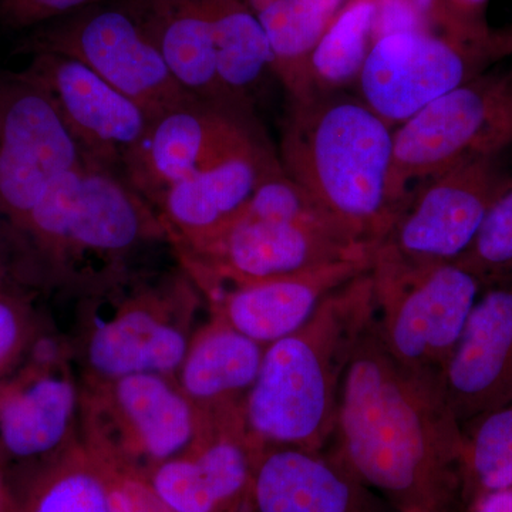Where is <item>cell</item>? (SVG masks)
Here are the masks:
<instances>
[{"label": "cell", "mask_w": 512, "mask_h": 512, "mask_svg": "<svg viewBox=\"0 0 512 512\" xmlns=\"http://www.w3.org/2000/svg\"><path fill=\"white\" fill-rule=\"evenodd\" d=\"M332 454L399 512H468L463 433L441 384L400 366L375 322L350 359Z\"/></svg>", "instance_id": "6da1fadb"}, {"label": "cell", "mask_w": 512, "mask_h": 512, "mask_svg": "<svg viewBox=\"0 0 512 512\" xmlns=\"http://www.w3.org/2000/svg\"><path fill=\"white\" fill-rule=\"evenodd\" d=\"M12 229L26 268L76 301L141 268L147 249L170 245L154 207L121 174L92 163L64 174Z\"/></svg>", "instance_id": "7a4b0ae2"}, {"label": "cell", "mask_w": 512, "mask_h": 512, "mask_svg": "<svg viewBox=\"0 0 512 512\" xmlns=\"http://www.w3.org/2000/svg\"><path fill=\"white\" fill-rule=\"evenodd\" d=\"M375 318V285L367 271L330 292L302 328L266 346L244 404L256 446L325 450L346 369Z\"/></svg>", "instance_id": "3957f363"}, {"label": "cell", "mask_w": 512, "mask_h": 512, "mask_svg": "<svg viewBox=\"0 0 512 512\" xmlns=\"http://www.w3.org/2000/svg\"><path fill=\"white\" fill-rule=\"evenodd\" d=\"M393 128L346 92L291 100L282 170L352 241L372 249L399 215L389 194Z\"/></svg>", "instance_id": "277c9868"}, {"label": "cell", "mask_w": 512, "mask_h": 512, "mask_svg": "<svg viewBox=\"0 0 512 512\" xmlns=\"http://www.w3.org/2000/svg\"><path fill=\"white\" fill-rule=\"evenodd\" d=\"M204 309L201 289L180 264L141 266L84 296L67 336L80 377H175Z\"/></svg>", "instance_id": "5b68a950"}, {"label": "cell", "mask_w": 512, "mask_h": 512, "mask_svg": "<svg viewBox=\"0 0 512 512\" xmlns=\"http://www.w3.org/2000/svg\"><path fill=\"white\" fill-rule=\"evenodd\" d=\"M202 420L175 377L82 379L80 441L114 470L150 477L190 446Z\"/></svg>", "instance_id": "8992f818"}, {"label": "cell", "mask_w": 512, "mask_h": 512, "mask_svg": "<svg viewBox=\"0 0 512 512\" xmlns=\"http://www.w3.org/2000/svg\"><path fill=\"white\" fill-rule=\"evenodd\" d=\"M82 379L67 336L42 329L0 382V470L18 498L80 441Z\"/></svg>", "instance_id": "52a82bcc"}, {"label": "cell", "mask_w": 512, "mask_h": 512, "mask_svg": "<svg viewBox=\"0 0 512 512\" xmlns=\"http://www.w3.org/2000/svg\"><path fill=\"white\" fill-rule=\"evenodd\" d=\"M511 181L505 151H500L468 158L416 185L387 234L370 249V268L413 269L457 261Z\"/></svg>", "instance_id": "ba28073f"}, {"label": "cell", "mask_w": 512, "mask_h": 512, "mask_svg": "<svg viewBox=\"0 0 512 512\" xmlns=\"http://www.w3.org/2000/svg\"><path fill=\"white\" fill-rule=\"evenodd\" d=\"M369 272L375 285L376 332L384 348L404 369L441 384L487 281L458 261Z\"/></svg>", "instance_id": "9c48e42d"}, {"label": "cell", "mask_w": 512, "mask_h": 512, "mask_svg": "<svg viewBox=\"0 0 512 512\" xmlns=\"http://www.w3.org/2000/svg\"><path fill=\"white\" fill-rule=\"evenodd\" d=\"M510 147L507 74H480L394 128L390 198L400 212L413 185Z\"/></svg>", "instance_id": "30bf717a"}, {"label": "cell", "mask_w": 512, "mask_h": 512, "mask_svg": "<svg viewBox=\"0 0 512 512\" xmlns=\"http://www.w3.org/2000/svg\"><path fill=\"white\" fill-rule=\"evenodd\" d=\"M173 252L202 295L222 286L301 274L343 259L370 258L369 247L333 225L255 214L247 208L214 237Z\"/></svg>", "instance_id": "8fae6325"}, {"label": "cell", "mask_w": 512, "mask_h": 512, "mask_svg": "<svg viewBox=\"0 0 512 512\" xmlns=\"http://www.w3.org/2000/svg\"><path fill=\"white\" fill-rule=\"evenodd\" d=\"M498 62L493 42L471 45L439 30L377 37L359 80V99L393 128Z\"/></svg>", "instance_id": "7c38bea8"}, {"label": "cell", "mask_w": 512, "mask_h": 512, "mask_svg": "<svg viewBox=\"0 0 512 512\" xmlns=\"http://www.w3.org/2000/svg\"><path fill=\"white\" fill-rule=\"evenodd\" d=\"M89 163L35 77L0 72V214L20 224L64 174Z\"/></svg>", "instance_id": "4fadbf2b"}, {"label": "cell", "mask_w": 512, "mask_h": 512, "mask_svg": "<svg viewBox=\"0 0 512 512\" xmlns=\"http://www.w3.org/2000/svg\"><path fill=\"white\" fill-rule=\"evenodd\" d=\"M261 140L252 116L188 100L150 121L124 158L121 177L156 210L175 184Z\"/></svg>", "instance_id": "5bb4252c"}, {"label": "cell", "mask_w": 512, "mask_h": 512, "mask_svg": "<svg viewBox=\"0 0 512 512\" xmlns=\"http://www.w3.org/2000/svg\"><path fill=\"white\" fill-rule=\"evenodd\" d=\"M39 53L72 57L147 111L151 120L195 99L168 69L133 15L99 10L37 45ZM198 100V99H197Z\"/></svg>", "instance_id": "9a60e30c"}, {"label": "cell", "mask_w": 512, "mask_h": 512, "mask_svg": "<svg viewBox=\"0 0 512 512\" xmlns=\"http://www.w3.org/2000/svg\"><path fill=\"white\" fill-rule=\"evenodd\" d=\"M261 450L249 437L244 412L204 414L190 446L147 480L175 512H251Z\"/></svg>", "instance_id": "2e32d148"}, {"label": "cell", "mask_w": 512, "mask_h": 512, "mask_svg": "<svg viewBox=\"0 0 512 512\" xmlns=\"http://www.w3.org/2000/svg\"><path fill=\"white\" fill-rule=\"evenodd\" d=\"M28 72L45 87L89 163L121 174L151 117L72 57L37 53Z\"/></svg>", "instance_id": "e0dca14e"}, {"label": "cell", "mask_w": 512, "mask_h": 512, "mask_svg": "<svg viewBox=\"0 0 512 512\" xmlns=\"http://www.w3.org/2000/svg\"><path fill=\"white\" fill-rule=\"evenodd\" d=\"M441 390L460 424L512 403V275L485 284L444 367Z\"/></svg>", "instance_id": "ac0fdd59"}, {"label": "cell", "mask_w": 512, "mask_h": 512, "mask_svg": "<svg viewBox=\"0 0 512 512\" xmlns=\"http://www.w3.org/2000/svg\"><path fill=\"white\" fill-rule=\"evenodd\" d=\"M370 269V258L333 264L266 281L222 286L204 293L208 315L269 346L302 328L330 292Z\"/></svg>", "instance_id": "d6986e66"}, {"label": "cell", "mask_w": 512, "mask_h": 512, "mask_svg": "<svg viewBox=\"0 0 512 512\" xmlns=\"http://www.w3.org/2000/svg\"><path fill=\"white\" fill-rule=\"evenodd\" d=\"M251 512H399L332 451L262 448Z\"/></svg>", "instance_id": "ffe728a7"}, {"label": "cell", "mask_w": 512, "mask_h": 512, "mask_svg": "<svg viewBox=\"0 0 512 512\" xmlns=\"http://www.w3.org/2000/svg\"><path fill=\"white\" fill-rule=\"evenodd\" d=\"M265 140L190 175L170 188L157 205L171 251L207 241L247 208L256 188L278 167Z\"/></svg>", "instance_id": "44dd1931"}, {"label": "cell", "mask_w": 512, "mask_h": 512, "mask_svg": "<svg viewBox=\"0 0 512 512\" xmlns=\"http://www.w3.org/2000/svg\"><path fill=\"white\" fill-rule=\"evenodd\" d=\"M264 353L265 346L207 313L192 335L175 380L202 414L244 412Z\"/></svg>", "instance_id": "7402d4cb"}, {"label": "cell", "mask_w": 512, "mask_h": 512, "mask_svg": "<svg viewBox=\"0 0 512 512\" xmlns=\"http://www.w3.org/2000/svg\"><path fill=\"white\" fill-rule=\"evenodd\" d=\"M137 22L185 92L228 107L218 82L214 37L204 0H153L146 22Z\"/></svg>", "instance_id": "603a6c76"}, {"label": "cell", "mask_w": 512, "mask_h": 512, "mask_svg": "<svg viewBox=\"0 0 512 512\" xmlns=\"http://www.w3.org/2000/svg\"><path fill=\"white\" fill-rule=\"evenodd\" d=\"M214 37L222 96L231 109L252 116L255 97L275 76L268 37L247 0H204Z\"/></svg>", "instance_id": "cb8c5ba5"}, {"label": "cell", "mask_w": 512, "mask_h": 512, "mask_svg": "<svg viewBox=\"0 0 512 512\" xmlns=\"http://www.w3.org/2000/svg\"><path fill=\"white\" fill-rule=\"evenodd\" d=\"M348 0H264L256 16L268 37L272 67L291 100L309 97V63Z\"/></svg>", "instance_id": "d4e9b609"}, {"label": "cell", "mask_w": 512, "mask_h": 512, "mask_svg": "<svg viewBox=\"0 0 512 512\" xmlns=\"http://www.w3.org/2000/svg\"><path fill=\"white\" fill-rule=\"evenodd\" d=\"M380 0H348L309 63V96L356 86L373 42Z\"/></svg>", "instance_id": "484cf974"}, {"label": "cell", "mask_w": 512, "mask_h": 512, "mask_svg": "<svg viewBox=\"0 0 512 512\" xmlns=\"http://www.w3.org/2000/svg\"><path fill=\"white\" fill-rule=\"evenodd\" d=\"M19 512H111L103 468L82 441L30 481Z\"/></svg>", "instance_id": "4316f807"}, {"label": "cell", "mask_w": 512, "mask_h": 512, "mask_svg": "<svg viewBox=\"0 0 512 512\" xmlns=\"http://www.w3.org/2000/svg\"><path fill=\"white\" fill-rule=\"evenodd\" d=\"M464 498L467 510L478 498L512 487V403L461 424Z\"/></svg>", "instance_id": "83f0119b"}, {"label": "cell", "mask_w": 512, "mask_h": 512, "mask_svg": "<svg viewBox=\"0 0 512 512\" xmlns=\"http://www.w3.org/2000/svg\"><path fill=\"white\" fill-rule=\"evenodd\" d=\"M457 261L485 281L512 275V181L491 205L473 244Z\"/></svg>", "instance_id": "f1b7e54d"}, {"label": "cell", "mask_w": 512, "mask_h": 512, "mask_svg": "<svg viewBox=\"0 0 512 512\" xmlns=\"http://www.w3.org/2000/svg\"><path fill=\"white\" fill-rule=\"evenodd\" d=\"M40 332L42 326L28 301L0 289V382L22 362Z\"/></svg>", "instance_id": "f546056e"}, {"label": "cell", "mask_w": 512, "mask_h": 512, "mask_svg": "<svg viewBox=\"0 0 512 512\" xmlns=\"http://www.w3.org/2000/svg\"><path fill=\"white\" fill-rule=\"evenodd\" d=\"M441 32L471 45H491L494 30L487 23L491 0H431Z\"/></svg>", "instance_id": "4dcf8cb0"}, {"label": "cell", "mask_w": 512, "mask_h": 512, "mask_svg": "<svg viewBox=\"0 0 512 512\" xmlns=\"http://www.w3.org/2000/svg\"><path fill=\"white\" fill-rule=\"evenodd\" d=\"M111 512H175L147 478L103 466Z\"/></svg>", "instance_id": "1f68e13d"}, {"label": "cell", "mask_w": 512, "mask_h": 512, "mask_svg": "<svg viewBox=\"0 0 512 512\" xmlns=\"http://www.w3.org/2000/svg\"><path fill=\"white\" fill-rule=\"evenodd\" d=\"M90 0H2V10L9 22L16 25H32L82 8Z\"/></svg>", "instance_id": "d6a6232c"}, {"label": "cell", "mask_w": 512, "mask_h": 512, "mask_svg": "<svg viewBox=\"0 0 512 512\" xmlns=\"http://www.w3.org/2000/svg\"><path fill=\"white\" fill-rule=\"evenodd\" d=\"M468 512H512V487L483 495Z\"/></svg>", "instance_id": "836d02e7"}, {"label": "cell", "mask_w": 512, "mask_h": 512, "mask_svg": "<svg viewBox=\"0 0 512 512\" xmlns=\"http://www.w3.org/2000/svg\"><path fill=\"white\" fill-rule=\"evenodd\" d=\"M493 49L498 60L512 56V25L493 32Z\"/></svg>", "instance_id": "e575fe53"}, {"label": "cell", "mask_w": 512, "mask_h": 512, "mask_svg": "<svg viewBox=\"0 0 512 512\" xmlns=\"http://www.w3.org/2000/svg\"><path fill=\"white\" fill-rule=\"evenodd\" d=\"M0 512H19L18 498L13 494L2 470H0Z\"/></svg>", "instance_id": "d590c367"}, {"label": "cell", "mask_w": 512, "mask_h": 512, "mask_svg": "<svg viewBox=\"0 0 512 512\" xmlns=\"http://www.w3.org/2000/svg\"><path fill=\"white\" fill-rule=\"evenodd\" d=\"M507 106L508 116H510V126L512 134V70L510 73H507Z\"/></svg>", "instance_id": "8d00e7d4"}, {"label": "cell", "mask_w": 512, "mask_h": 512, "mask_svg": "<svg viewBox=\"0 0 512 512\" xmlns=\"http://www.w3.org/2000/svg\"><path fill=\"white\" fill-rule=\"evenodd\" d=\"M249 5H251V8H255L256 5H259V3L264 2V0H247Z\"/></svg>", "instance_id": "74e56055"}]
</instances>
